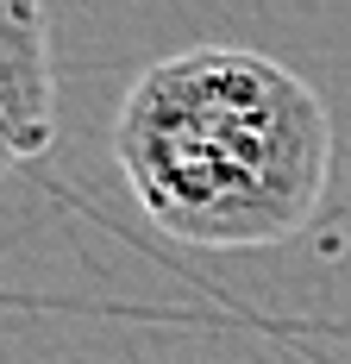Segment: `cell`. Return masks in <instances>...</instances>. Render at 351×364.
Listing matches in <instances>:
<instances>
[{
	"label": "cell",
	"instance_id": "obj_1",
	"mask_svg": "<svg viewBox=\"0 0 351 364\" xmlns=\"http://www.w3.org/2000/svg\"><path fill=\"white\" fill-rule=\"evenodd\" d=\"M333 151L320 88L239 44L151 63L113 119V164L144 220L201 252H257L308 232L333 188Z\"/></svg>",
	"mask_w": 351,
	"mask_h": 364
},
{
	"label": "cell",
	"instance_id": "obj_2",
	"mask_svg": "<svg viewBox=\"0 0 351 364\" xmlns=\"http://www.w3.org/2000/svg\"><path fill=\"white\" fill-rule=\"evenodd\" d=\"M57 145V57L44 0H0V176Z\"/></svg>",
	"mask_w": 351,
	"mask_h": 364
}]
</instances>
